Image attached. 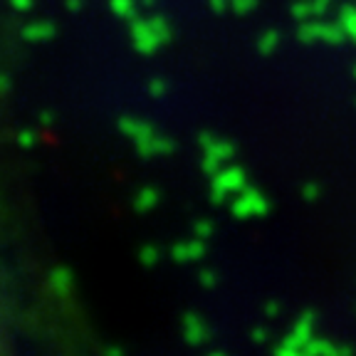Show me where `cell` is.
I'll list each match as a JSON object with an SVG mask.
<instances>
[{
  "label": "cell",
  "instance_id": "obj_3",
  "mask_svg": "<svg viewBox=\"0 0 356 356\" xmlns=\"http://www.w3.org/2000/svg\"><path fill=\"white\" fill-rule=\"evenodd\" d=\"M35 141H38V136H35V131H20V134H17V144L25 146V149H30V146H35Z\"/></svg>",
  "mask_w": 356,
  "mask_h": 356
},
{
  "label": "cell",
  "instance_id": "obj_6",
  "mask_svg": "<svg viewBox=\"0 0 356 356\" xmlns=\"http://www.w3.org/2000/svg\"><path fill=\"white\" fill-rule=\"evenodd\" d=\"M8 89H10V79L6 74H0V95H6Z\"/></svg>",
  "mask_w": 356,
  "mask_h": 356
},
{
  "label": "cell",
  "instance_id": "obj_1",
  "mask_svg": "<svg viewBox=\"0 0 356 356\" xmlns=\"http://www.w3.org/2000/svg\"><path fill=\"white\" fill-rule=\"evenodd\" d=\"M55 33H57V28L50 20L30 22V25H25V30H22V35H25L28 42H47V40L55 38Z\"/></svg>",
  "mask_w": 356,
  "mask_h": 356
},
{
  "label": "cell",
  "instance_id": "obj_7",
  "mask_svg": "<svg viewBox=\"0 0 356 356\" xmlns=\"http://www.w3.org/2000/svg\"><path fill=\"white\" fill-rule=\"evenodd\" d=\"M52 122V114H50V111H44V114H42V124H50Z\"/></svg>",
  "mask_w": 356,
  "mask_h": 356
},
{
  "label": "cell",
  "instance_id": "obj_4",
  "mask_svg": "<svg viewBox=\"0 0 356 356\" xmlns=\"http://www.w3.org/2000/svg\"><path fill=\"white\" fill-rule=\"evenodd\" d=\"M15 10H30L33 8V0H10Z\"/></svg>",
  "mask_w": 356,
  "mask_h": 356
},
{
  "label": "cell",
  "instance_id": "obj_2",
  "mask_svg": "<svg viewBox=\"0 0 356 356\" xmlns=\"http://www.w3.org/2000/svg\"><path fill=\"white\" fill-rule=\"evenodd\" d=\"M111 10L119 17H131L134 15V3L131 0H111Z\"/></svg>",
  "mask_w": 356,
  "mask_h": 356
},
{
  "label": "cell",
  "instance_id": "obj_5",
  "mask_svg": "<svg viewBox=\"0 0 356 356\" xmlns=\"http://www.w3.org/2000/svg\"><path fill=\"white\" fill-rule=\"evenodd\" d=\"M82 6H84V0H67V10H72V13L82 10Z\"/></svg>",
  "mask_w": 356,
  "mask_h": 356
}]
</instances>
